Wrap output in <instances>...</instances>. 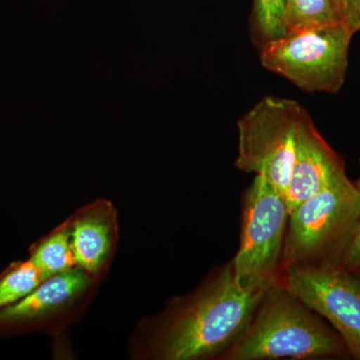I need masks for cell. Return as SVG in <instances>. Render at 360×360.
Listing matches in <instances>:
<instances>
[{"instance_id": "8", "label": "cell", "mask_w": 360, "mask_h": 360, "mask_svg": "<svg viewBox=\"0 0 360 360\" xmlns=\"http://www.w3.org/2000/svg\"><path fill=\"white\" fill-rule=\"evenodd\" d=\"M91 283L92 276L79 267L47 277L20 302L0 310V336L37 328L53 314L70 307Z\"/></svg>"}, {"instance_id": "10", "label": "cell", "mask_w": 360, "mask_h": 360, "mask_svg": "<svg viewBox=\"0 0 360 360\" xmlns=\"http://www.w3.org/2000/svg\"><path fill=\"white\" fill-rule=\"evenodd\" d=\"M71 243L77 266L96 276L108 262L116 238L112 205L98 201L77 213L70 221Z\"/></svg>"}, {"instance_id": "9", "label": "cell", "mask_w": 360, "mask_h": 360, "mask_svg": "<svg viewBox=\"0 0 360 360\" xmlns=\"http://www.w3.org/2000/svg\"><path fill=\"white\" fill-rule=\"evenodd\" d=\"M345 172V162L305 112L296 132L295 162L284 194L288 213Z\"/></svg>"}, {"instance_id": "13", "label": "cell", "mask_w": 360, "mask_h": 360, "mask_svg": "<svg viewBox=\"0 0 360 360\" xmlns=\"http://www.w3.org/2000/svg\"><path fill=\"white\" fill-rule=\"evenodd\" d=\"M44 281L32 260L13 262L0 274V310L20 302Z\"/></svg>"}, {"instance_id": "4", "label": "cell", "mask_w": 360, "mask_h": 360, "mask_svg": "<svg viewBox=\"0 0 360 360\" xmlns=\"http://www.w3.org/2000/svg\"><path fill=\"white\" fill-rule=\"evenodd\" d=\"M354 32L347 22L304 28L267 42L262 65L305 91H340L348 66Z\"/></svg>"}, {"instance_id": "3", "label": "cell", "mask_w": 360, "mask_h": 360, "mask_svg": "<svg viewBox=\"0 0 360 360\" xmlns=\"http://www.w3.org/2000/svg\"><path fill=\"white\" fill-rule=\"evenodd\" d=\"M359 217L360 194L347 172H342L288 213L284 267L340 266Z\"/></svg>"}, {"instance_id": "14", "label": "cell", "mask_w": 360, "mask_h": 360, "mask_svg": "<svg viewBox=\"0 0 360 360\" xmlns=\"http://www.w3.org/2000/svg\"><path fill=\"white\" fill-rule=\"evenodd\" d=\"M255 6L258 33L267 42L284 37L283 16L286 0H255Z\"/></svg>"}, {"instance_id": "11", "label": "cell", "mask_w": 360, "mask_h": 360, "mask_svg": "<svg viewBox=\"0 0 360 360\" xmlns=\"http://www.w3.org/2000/svg\"><path fill=\"white\" fill-rule=\"evenodd\" d=\"M30 259L37 265L44 279L78 267L71 243L70 221L56 227L34 243L30 248Z\"/></svg>"}, {"instance_id": "7", "label": "cell", "mask_w": 360, "mask_h": 360, "mask_svg": "<svg viewBox=\"0 0 360 360\" xmlns=\"http://www.w3.org/2000/svg\"><path fill=\"white\" fill-rule=\"evenodd\" d=\"M285 271L286 288L328 319L352 356L360 360V277L331 265H291Z\"/></svg>"}, {"instance_id": "12", "label": "cell", "mask_w": 360, "mask_h": 360, "mask_svg": "<svg viewBox=\"0 0 360 360\" xmlns=\"http://www.w3.org/2000/svg\"><path fill=\"white\" fill-rule=\"evenodd\" d=\"M345 0H286L283 16L286 33L304 28L345 22Z\"/></svg>"}, {"instance_id": "2", "label": "cell", "mask_w": 360, "mask_h": 360, "mask_svg": "<svg viewBox=\"0 0 360 360\" xmlns=\"http://www.w3.org/2000/svg\"><path fill=\"white\" fill-rule=\"evenodd\" d=\"M345 345L284 284L274 283L224 359L264 360L338 356Z\"/></svg>"}, {"instance_id": "6", "label": "cell", "mask_w": 360, "mask_h": 360, "mask_svg": "<svg viewBox=\"0 0 360 360\" xmlns=\"http://www.w3.org/2000/svg\"><path fill=\"white\" fill-rule=\"evenodd\" d=\"M305 112L291 99L260 101L238 122L236 167L264 177L284 196L295 162L296 132Z\"/></svg>"}, {"instance_id": "15", "label": "cell", "mask_w": 360, "mask_h": 360, "mask_svg": "<svg viewBox=\"0 0 360 360\" xmlns=\"http://www.w3.org/2000/svg\"><path fill=\"white\" fill-rule=\"evenodd\" d=\"M357 191L360 194V172L359 179L354 182ZM343 269L350 270V271H359L360 270V217L359 224H357L356 231H355L354 238L352 243L343 257L340 264Z\"/></svg>"}, {"instance_id": "1", "label": "cell", "mask_w": 360, "mask_h": 360, "mask_svg": "<svg viewBox=\"0 0 360 360\" xmlns=\"http://www.w3.org/2000/svg\"><path fill=\"white\" fill-rule=\"evenodd\" d=\"M269 288L251 290L234 281L231 265L174 310L158 331L161 359L193 360L219 354L238 340Z\"/></svg>"}, {"instance_id": "5", "label": "cell", "mask_w": 360, "mask_h": 360, "mask_svg": "<svg viewBox=\"0 0 360 360\" xmlns=\"http://www.w3.org/2000/svg\"><path fill=\"white\" fill-rule=\"evenodd\" d=\"M288 221L285 198L257 175L245 195L240 243L231 264L239 286L265 290L277 283Z\"/></svg>"}, {"instance_id": "16", "label": "cell", "mask_w": 360, "mask_h": 360, "mask_svg": "<svg viewBox=\"0 0 360 360\" xmlns=\"http://www.w3.org/2000/svg\"><path fill=\"white\" fill-rule=\"evenodd\" d=\"M347 7L345 22L354 33L360 32V0H345Z\"/></svg>"}]
</instances>
